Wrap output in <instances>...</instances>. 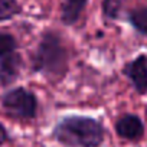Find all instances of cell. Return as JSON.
<instances>
[{
    "mask_svg": "<svg viewBox=\"0 0 147 147\" xmlns=\"http://www.w3.org/2000/svg\"><path fill=\"white\" fill-rule=\"evenodd\" d=\"M105 136L107 130L101 120L82 114L61 117L51 131V137L62 147H101Z\"/></svg>",
    "mask_w": 147,
    "mask_h": 147,
    "instance_id": "cell-1",
    "label": "cell"
},
{
    "mask_svg": "<svg viewBox=\"0 0 147 147\" xmlns=\"http://www.w3.org/2000/svg\"><path fill=\"white\" fill-rule=\"evenodd\" d=\"M87 5H88V0H63L62 9H61V22L65 26L77 25Z\"/></svg>",
    "mask_w": 147,
    "mask_h": 147,
    "instance_id": "cell-7",
    "label": "cell"
},
{
    "mask_svg": "<svg viewBox=\"0 0 147 147\" xmlns=\"http://www.w3.org/2000/svg\"><path fill=\"white\" fill-rule=\"evenodd\" d=\"M123 18L138 35L147 38V5H141L127 10Z\"/></svg>",
    "mask_w": 147,
    "mask_h": 147,
    "instance_id": "cell-8",
    "label": "cell"
},
{
    "mask_svg": "<svg viewBox=\"0 0 147 147\" xmlns=\"http://www.w3.org/2000/svg\"><path fill=\"white\" fill-rule=\"evenodd\" d=\"M125 0H102L101 2V13L102 18L108 22H117L123 19Z\"/></svg>",
    "mask_w": 147,
    "mask_h": 147,
    "instance_id": "cell-9",
    "label": "cell"
},
{
    "mask_svg": "<svg viewBox=\"0 0 147 147\" xmlns=\"http://www.w3.org/2000/svg\"><path fill=\"white\" fill-rule=\"evenodd\" d=\"M146 114H147V107H146Z\"/></svg>",
    "mask_w": 147,
    "mask_h": 147,
    "instance_id": "cell-13",
    "label": "cell"
},
{
    "mask_svg": "<svg viewBox=\"0 0 147 147\" xmlns=\"http://www.w3.org/2000/svg\"><path fill=\"white\" fill-rule=\"evenodd\" d=\"M9 140H10V136H9L7 128H6L2 123H0V147H2L3 144H6Z\"/></svg>",
    "mask_w": 147,
    "mask_h": 147,
    "instance_id": "cell-12",
    "label": "cell"
},
{
    "mask_svg": "<svg viewBox=\"0 0 147 147\" xmlns=\"http://www.w3.org/2000/svg\"><path fill=\"white\" fill-rule=\"evenodd\" d=\"M18 48H19L18 39L12 33L0 32V58L13 51H18Z\"/></svg>",
    "mask_w": 147,
    "mask_h": 147,
    "instance_id": "cell-11",
    "label": "cell"
},
{
    "mask_svg": "<svg viewBox=\"0 0 147 147\" xmlns=\"http://www.w3.org/2000/svg\"><path fill=\"white\" fill-rule=\"evenodd\" d=\"M69 71V52L59 32L42 33L32 55V72L45 77L49 82H61Z\"/></svg>",
    "mask_w": 147,
    "mask_h": 147,
    "instance_id": "cell-2",
    "label": "cell"
},
{
    "mask_svg": "<svg viewBox=\"0 0 147 147\" xmlns=\"http://www.w3.org/2000/svg\"><path fill=\"white\" fill-rule=\"evenodd\" d=\"M0 105L7 117L19 121H30L38 115L39 100L33 91L25 87H13L0 97Z\"/></svg>",
    "mask_w": 147,
    "mask_h": 147,
    "instance_id": "cell-3",
    "label": "cell"
},
{
    "mask_svg": "<svg viewBox=\"0 0 147 147\" xmlns=\"http://www.w3.org/2000/svg\"><path fill=\"white\" fill-rule=\"evenodd\" d=\"M121 74L138 95L147 94V53H138L124 63Z\"/></svg>",
    "mask_w": 147,
    "mask_h": 147,
    "instance_id": "cell-4",
    "label": "cell"
},
{
    "mask_svg": "<svg viewBox=\"0 0 147 147\" xmlns=\"http://www.w3.org/2000/svg\"><path fill=\"white\" fill-rule=\"evenodd\" d=\"M22 66H23V59L18 51H13L0 58V85L2 87L12 85L19 78Z\"/></svg>",
    "mask_w": 147,
    "mask_h": 147,
    "instance_id": "cell-6",
    "label": "cell"
},
{
    "mask_svg": "<svg viewBox=\"0 0 147 147\" xmlns=\"http://www.w3.org/2000/svg\"><path fill=\"white\" fill-rule=\"evenodd\" d=\"M22 12L23 7L18 0H0V22L12 20Z\"/></svg>",
    "mask_w": 147,
    "mask_h": 147,
    "instance_id": "cell-10",
    "label": "cell"
},
{
    "mask_svg": "<svg viewBox=\"0 0 147 147\" xmlns=\"http://www.w3.org/2000/svg\"><path fill=\"white\" fill-rule=\"evenodd\" d=\"M114 131L121 140L138 143L146 134V125L140 115L134 113H124L115 120Z\"/></svg>",
    "mask_w": 147,
    "mask_h": 147,
    "instance_id": "cell-5",
    "label": "cell"
}]
</instances>
